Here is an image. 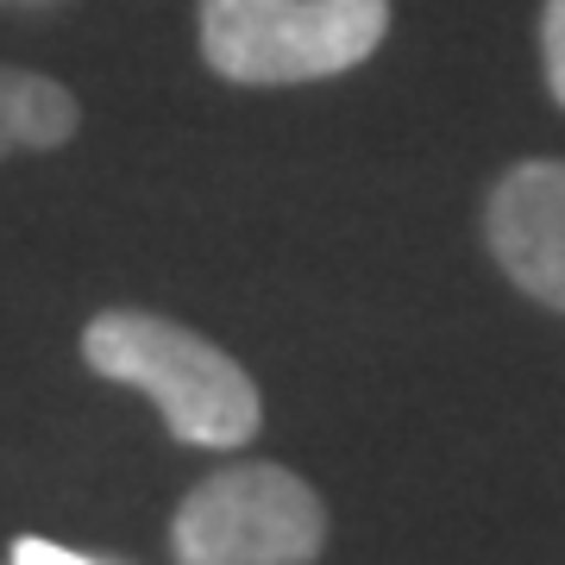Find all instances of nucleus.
Segmentation results:
<instances>
[{"mask_svg":"<svg viewBox=\"0 0 565 565\" xmlns=\"http://www.w3.org/2000/svg\"><path fill=\"white\" fill-rule=\"evenodd\" d=\"M82 359L95 377L132 384L158 403L163 427L182 446L233 452L258 434V384L245 377L214 340L189 333L182 321H163L151 308H107L82 327Z\"/></svg>","mask_w":565,"mask_h":565,"instance_id":"f257e3e1","label":"nucleus"},{"mask_svg":"<svg viewBox=\"0 0 565 565\" xmlns=\"http://www.w3.org/2000/svg\"><path fill=\"white\" fill-rule=\"evenodd\" d=\"M390 32V0H202V57L245 88L359 70Z\"/></svg>","mask_w":565,"mask_h":565,"instance_id":"f03ea898","label":"nucleus"},{"mask_svg":"<svg viewBox=\"0 0 565 565\" xmlns=\"http://www.w3.org/2000/svg\"><path fill=\"white\" fill-rule=\"evenodd\" d=\"M321 546V497L282 465H226L182 497L170 522L177 565H315Z\"/></svg>","mask_w":565,"mask_h":565,"instance_id":"7ed1b4c3","label":"nucleus"},{"mask_svg":"<svg viewBox=\"0 0 565 565\" xmlns=\"http://www.w3.org/2000/svg\"><path fill=\"white\" fill-rule=\"evenodd\" d=\"M490 258L522 296L565 315V163L527 158L515 163L484 202Z\"/></svg>","mask_w":565,"mask_h":565,"instance_id":"20e7f679","label":"nucleus"},{"mask_svg":"<svg viewBox=\"0 0 565 565\" xmlns=\"http://www.w3.org/2000/svg\"><path fill=\"white\" fill-rule=\"evenodd\" d=\"M76 126H82V107L63 82L0 63V158H13V151H57V145L76 139Z\"/></svg>","mask_w":565,"mask_h":565,"instance_id":"39448f33","label":"nucleus"},{"mask_svg":"<svg viewBox=\"0 0 565 565\" xmlns=\"http://www.w3.org/2000/svg\"><path fill=\"white\" fill-rule=\"evenodd\" d=\"M541 63H546V88L565 107V0H546L541 13Z\"/></svg>","mask_w":565,"mask_h":565,"instance_id":"423d86ee","label":"nucleus"},{"mask_svg":"<svg viewBox=\"0 0 565 565\" xmlns=\"http://www.w3.org/2000/svg\"><path fill=\"white\" fill-rule=\"evenodd\" d=\"M13 565H107V559H88V553H70V546H57V541L25 534V541H13Z\"/></svg>","mask_w":565,"mask_h":565,"instance_id":"0eeeda50","label":"nucleus"}]
</instances>
